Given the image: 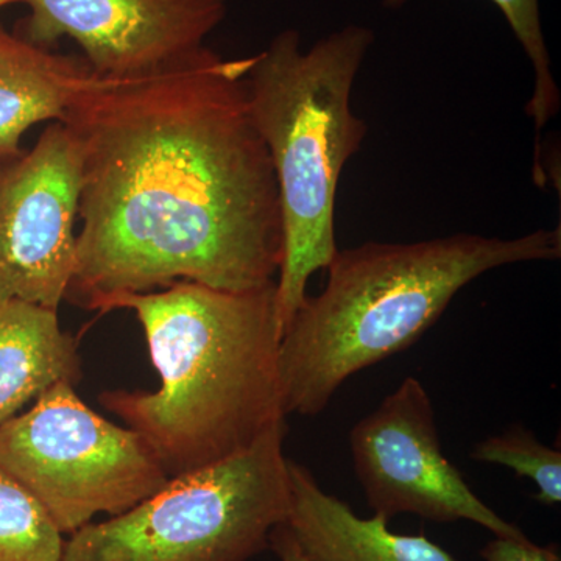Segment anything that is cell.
<instances>
[{"label":"cell","mask_w":561,"mask_h":561,"mask_svg":"<svg viewBox=\"0 0 561 561\" xmlns=\"http://www.w3.org/2000/svg\"><path fill=\"white\" fill-rule=\"evenodd\" d=\"M409 0H383L387 9H398ZM504 14L516 39L519 41L531 68L535 83L529 102L526 105L527 116L534 121L535 130L540 135L549 121L559 114L561 95L557 81L553 79L551 57L542 33L540 0H490Z\"/></svg>","instance_id":"14"},{"label":"cell","mask_w":561,"mask_h":561,"mask_svg":"<svg viewBox=\"0 0 561 561\" xmlns=\"http://www.w3.org/2000/svg\"><path fill=\"white\" fill-rule=\"evenodd\" d=\"M286 420L245 451L169 479L130 511L70 534L61 561H249L287 522Z\"/></svg>","instance_id":"5"},{"label":"cell","mask_w":561,"mask_h":561,"mask_svg":"<svg viewBox=\"0 0 561 561\" xmlns=\"http://www.w3.org/2000/svg\"><path fill=\"white\" fill-rule=\"evenodd\" d=\"M472 459L512 468L537 485V500L545 505L561 502V453L549 448L523 427L485 438L476 446Z\"/></svg>","instance_id":"15"},{"label":"cell","mask_w":561,"mask_h":561,"mask_svg":"<svg viewBox=\"0 0 561 561\" xmlns=\"http://www.w3.org/2000/svg\"><path fill=\"white\" fill-rule=\"evenodd\" d=\"M88 62L41 49L0 24V161L21 154L24 133L61 122L98 79Z\"/></svg>","instance_id":"11"},{"label":"cell","mask_w":561,"mask_h":561,"mask_svg":"<svg viewBox=\"0 0 561 561\" xmlns=\"http://www.w3.org/2000/svg\"><path fill=\"white\" fill-rule=\"evenodd\" d=\"M116 309L138 316L161 386L105 391L101 401L138 432L169 479L245 451L286 420L276 283L230 291L180 280L121 295L101 312Z\"/></svg>","instance_id":"2"},{"label":"cell","mask_w":561,"mask_h":561,"mask_svg":"<svg viewBox=\"0 0 561 561\" xmlns=\"http://www.w3.org/2000/svg\"><path fill=\"white\" fill-rule=\"evenodd\" d=\"M80 378L79 341L61 330L57 311L0 300V424L55 383Z\"/></svg>","instance_id":"12"},{"label":"cell","mask_w":561,"mask_h":561,"mask_svg":"<svg viewBox=\"0 0 561 561\" xmlns=\"http://www.w3.org/2000/svg\"><path fill=\"white\" fill-rule=\"evenodd\" d=\"M253 58L206 47L150 76L98 77L69 106L61 122L83 169L66 300L102 311L180 280L230 291L276 283L283 219L247 99Z\"/></svg>","instance_id":"1"},{"label":"cell","mask_w":561,"mask_h":561,"mask_svg":"<svg viewBox=\"0 0 561 561\" xmlns=\"http://www.w3.org/2000/svg\"><path fill=\"white\" fill-rule=\"evenodd\" d=\"M271 549L278 556L279 561H309L298 548L297 541L294 540L290 530L287 529L286 523L279 524L272 531Z\"/></svg>","instance_id":"17"},{"label":"cell","mask_w":561,"mask_h":561,"mask_svg":"<svg viewBox=\"0 0 561 561\" xmlns=\"http://www.w3.org/2000/svg\"><path fill=\"white\" fill-rule=\"evenodd\" d=\"M0 467L65 535L99 513L130 511L169 481L138 432L92 411L69 382L55 383L27 412L0 424Z\"/></svg>","instance_id":"6"},{"label":"cell","mask_w":561,"mask_h":561,"mask_svg":"<svg viewBox=\"0 0 561 561\" xmlns=\"http://www.w3.org/2000/svg\"><path fill=\"white\" fill-rule=\"evenodd\" d=\"M485 561H561L560 553L549 546L535 545L523 537H494L481 551Z\"/></svg>","instance_id":"16"},{"label":"cell","mask_w":561,"mask_h":561,"mask_svg":"<svg viewBox=\"0 0 561 561\" xmlns=\"http://www.w3.org/2000/svg\"><path fill=\"white\" fill-rule=\"evenodd\" d=\"M79 140L50 122L32 150L0 161V300L58 311L76 271Z\"/></svg>","instance_id":"7"},{"label":"cell","mask_w":561,"mask_h":561,"mask_svg":"<svg viewBox=\"0 0 561 561\" xmlns=\"http://www.w3.org/2000/svg\"><path fill=\"white\" fill-rule=\"evenodd\" d=\"M375 33L350 24L301 50L300 33H278L245 76L251 119L271 154L283 219L276 280L280 337L308 295L313 273L337 254L335 197L367 122L351 108L354 81Z\"/></svg>","instance_id":"4"},{"label":"cell","mask_w":561,"mask_h":561,"mask_svg":"<svg viewBox=\"0 0 561 561\" xmlns=\"http://www.w3.org/2000/svg\"><path fill=\"white\" fill-rule=\"evenodd\" d=\"M354 470L367 504L387 522L409 513L437 523L465 519L494 537H523L446 459L430 393L409 376L350 434Z\"/></svg>","instance_id":"8"},{"label":"cell","mask_w":561,"mask_h":561,"mask_svg":"<svg viewBox=\"0 0 561 561\" xmlns=\"http://www.w3.org/2000/svg\"><path fill=\"white\" fill-rule=\"evenodd\" d=\"M62 535L44 505L0 467V561H61Z\"/></svg>","instance_id":"13"},{"label":"cell","mask_w":561,"mask_h":561,"mask_svg":"<svg viewBox=\"0 0 561 561\" xmlns=\"http://www.w3.org/2000/svg\"><path fill=\"white\" fill-rule=\"evenodd\" d=\"M31 13L14 35L41 49L65 36L103 79H136L206 49L227 16L228 0H20Z\"/></svg>","instance_id":"9"},{"label":"cell","mask_w":561,"mask_h":561,"mask_svg":"<svg viewBox=\"0 0 561 561\" xmlns=\"http://www.w3.org/2000/svg\"><path fill=\"white\" fill-rule=\"evenodd\" d=\"M20 2V0H0V10L5 9L10 3Z\"/></svg>","instance_id":"18"},{"label":"cell","mask_w":561,"mask_h":561,"mask_svg":"<svg viewBox=\"0 0 561 561\" xmlns=\"http://www.w3.org/2000/svg\"><path fill=\"white\" fill-rule=\"evenodd\" d=\"M287 471L286 526L309 561H457L424 535L394 534L381 515L360 518L298 461L287 459Z\"/></svg>","instance_id":"10"},{"label":"cell","mask_w":561,"mask_h":561,"mask_svg":"<svg viewBox=\"0 0 561 561\" xmlns=\"http://www.w3.org/2000/svg\"><path fill=\"white\" fill-rule=\"evenodd\" d=\"M560 256V227L513 239L463 232L339 250L327 286L306 298L280 337L284 413L319 415L351 376L420 341L483 273Z\"/></svg>","instance_id":"3"}]
</instances>
